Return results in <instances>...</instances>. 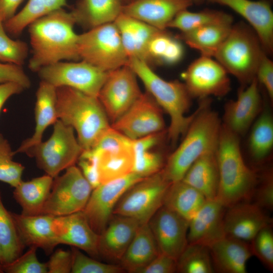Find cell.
<instances>
[{"instance_id": "6da1fadb", "label": "cell", "mask_w": 273, "mask_h": 273, "mask_svg": "<svg viewBox=\"0 0 273 273\" xmlns=\"http://www.w3.org/2000/svg\"><path fill=\"white\" fill-rule=\"evenodd\" d=\"M76 24L71 12L63 8L52 11L28 25L32 55L28 67L34 72L52 64L80 59Z\"/></svg>"}, {"instance_id": "7a4b0ae2", "label": "cell", "mask_w": 273, "mask_h": 273, "mask_svg": "<svg viewBox=\"0 0 273 273\" xmlns=\"http://www.w3.org/2000/svg\"><path fill=\"white\" fill-rule=\"evenodd\" d=\"M219 185L216 199L226 208L251 201L258 174L245 162L239 136L222 123L216 150Z\"/></svg>"}, {"instance_id": "3957f363", "label": "cell", "mask_w": 273, "mask_h": 273, "mask_svg": "<svg viewBox=\"0 0 273 273\" xmlns=\"http://www.w3.org/2000/svg\"><path fill=\"white\" fill-rule=\"evenodd\" d=\"M129 66L143 82L147 92L161 108L169 116L170 123L167 137L174 146L179 138L186 132L191 123L202 107L201 102L197 109L186 116L193 99L184 83L178 80L167 81L158 75L147 63L135 58H129Z\"/></svg>"}, {"instance_id": "277c9868", "label": "cell", "mask_w": 273, "mask_h": 273, "mask_svg": "<svg viewBox=\"0 0 273 273\" xmlns=\"http://www.w3.org/2000/svg\"><path fill=\"white\" fill-rule=\"evenodd\" d=\"M202 107L191 123L184 139L167 158L162 169L171 183L181 180L201 155L216 149L221 126L217 113L209 108V98L201 99Z\"/></svg>"}, {"instance_id": "5b68a950", "label": "cell", "mask_w": 273, "mask_h": 273, "mask_svg": "<svg viewBox=\"0 0 273 273\" xmlns=\"http://www.w3.org/2000/svg\"><path fill=\"white\" fill-rule=\"evenodd\" d=\"M56 107L58 119L76 131L83 151L93 148L111 127L98 98L77 89L57 87Z\"/></svg>"}, {"instance_id": "8992f818", "label": "cell", "mask_w": 273, "mask_h": 273, "mask_svg": "<svg viewBox=\"0 0 273 273\" xmlns=\"http://www.w3.org/2000/svg\"><path fill=\"white\" fill-rule=\"evenodd\" d=\"M264 52L255 31L249 24L239 22L233 25L214 58L245 87L256 77Z\"/></svg>"}, {"instance_id": "52a82bcc", "label": "cell", "mask_w": 273, "mask_h": 273, "mask_svg": "<svg viewBox=\"0 0 273 273\" xmlns=\"http://www.w3.org/2000/svg\"><path fill=\"white\" fill-rule=\"evenodd\" d=\"M83 151L73 128L58 119L49 139L29 148L24 153L34 158L38 167L54 178L75 165Z\"/></svg>"}, {"instance_id": "ba28073f", "label": "cell", "mask_w": 273, "mask_h": 273, "mask_svg": "<svg viewBox=\"0 0 273 273\" xmlns=\"http://www.w3.org/2000/svg\"><path fill=\"white\" fill-rule=\"evenodd\" d=\"M77 49L80 60L107 72L126 65L128 59L114 22L78 34Z\"/></svg>"}, {"instance_id": "9c48e42d", "label": "cell", "mask_w": 273, "mask_h": 273, "mask_svg": "<svg viewBox=\"0 0 273 273\" xmlns=\"http://www.w3.org/2000/svg\"><path fill=\"white\" fill-rule=\"evenodd\" d=\"M162 169L129 188L116 203L113 214L134 219L140 224L148 223L163 206L166 193L172 184Z\"/></svg>"}, {"instance_id": "30bf717a", "label": "cell", "mask_w": 273, "mask_h": 273, "mask_svg": "<svg viewBox=\"0 0 273 273\" xmlns=\"http://www.w3.org/2000/svg\"><path fill=\"white\" fill-rule=\"evenodd\" d=\"M84 151L96 159L101 184L133 172L135 162L133 140L111 126L93 148Z\"/></svg>"}, {"instance_id": "8fae6325", "label": "cell", "mask_w": 273, "mask_h": 273, "mask_svg": "<svg viewBox=\"0 0 273 273\" xmlns=\"http://www.w3.org/2000/svg\"><path fill=\"white\" fill-rule=\"evenodd\" d=\"M65 170L54 178L42 214L68 215L82 211L86 205L93 190L90 185L75 165Z\"/></svg>"}, {"instance_id": "7c38bea8", "label": "cell", "mask_w": 273, "mask_h": 273, "mask_svg": "<svg viewBox=\"0 0 273 273\" xmlns=\"http://www.w3.org/2000/svg\"><path fill=\"white\" fill-rule=\"evenodd\" d=\"M37 72L41 81L56 87H69L97 98L108 74L81 60L60 61L43 67Z\"/></svg>"}, {"instance_id": "4fadbf2b", "label": "cell", "mask_w": 273, "mask_h": 273, "mask_svg": "<svg viewBox=\"0 0 273 273\" xmlns=\"http://www.w3.org/2000/svg\"><path fill=\"white\" fill-rule=\"evenodd\" d=\"M136 77L127 65L108 72L98 99L112 123L128 110L142 94Z\"/></svg>"}, {"instance_id": "5bb4252c", "label": "cell", "mask_w": 273, "mask_h": 273, "mask_svg": "<svg viewBox=\"0 0 273 273\" xmlns=\"http://www.w3.org/2000/svg\"><path fill=\"white\" fill-rule=\"evenodd\" d=\"M228 74L216 60L201 56L188 66L182 77L192 98L201 100L226 95L231 88Z\"/></svg>"}, {"instance_id": "9a60e30c", "label": "cell", "mask_w": 273, "mask_h": 273, "mask_svg": "<svg viewBox=\"0 0 273 273\" xmlns=\"http://www.w3.org/2000/svg\"><path fill=\"white\" fill-rule=\"evenodd\" d=\"M144 178L134 172L100 185L92 190L82 212L92 229L98 235L106 228L114 208L131 186Z\"/></svg>"}, {"instance_id": "2e32d148", "label": "cell", "mask_w": 273, "mask_h": 273, "mask_svg": "<svg viewBox=\"0 0 273 273\" xmlns=\"http://www.w3.org/2000/svg\"><path fill=\"white\" fill-rule=\"evenodd\" d=\"M111 126L132 140L165 130L162 110L147 92Z\"/></svg>"}, {"instance_id": "e0dca14e", "label": "cell", "mask_w": 273, "mask_h": 273, "mask_svg": "<svg viewBox=\"0 0 273 273\" xmlns=\"http://www.w3.org/2000/svg\"><path fill=\"white\" fill-rule=\"evenodd\" d=\"M148 224L160 253L177 260L188 244L189 221L162 206Z\"/></svg>"}, {"instance_id": "ac0fdd59", "label": "cell", "mask_w": 273, "mask_h": 273, "mask_svg": "<svg viewBox=\"0 0 273 273\" xmlns=\"http://www.w3.org/2000/svg\"><path fill=\"white\" fill-rule=\"evenodd\" d=\"M259 85L255 77L247 86H241L235 100L225 104L222 123L239 136L248 131L263 109Z\"/></svg>"}, {"instance_id": "d6986e66", "label": "cell", "mask_w": 273, "mask_h": 273, "mask_svg": "<svg viewBox=\"0 0 273 273\" xmlns=\"http://www.w3.org/2000/svg\"><path fill=\"white\" fill-rule=\"evenodd\" d=\"M272 224L265 211L251 201L226 208L223 226L226 236L250 242L263 228Z\"/></svg>"}, {"instance_id": "ffe728a7", "label": "cell", "mask_w": 273, "mask_h": 273, "mask_svg": "<svg viewBox=\"0 0 273 273\" xmlns=\"http://www.w3.org/2000/svg\"><path fill=\"white\" fill-rule=\"evenodd\" d=\"M228 7L246 20L256 32L264 52H273V12L266 0H205Z\"/></svg>"}, {"instance_id": "44dd1931", "label": "cell", "mask_w": 273, "mask_h": 273, "mask_svg": "<svg viewBox=\"0 0 273 273\" xmlns=\"http://www.w3.org/2000/svg\"><path fill=\"white\" fill-rule=\"evenodd\" d=\"M52 227L59 244L76 247L95 258L99 257V235L90 227L82 211L55 216Z\"/></svg>"}, {"instance_id": "7402d4cb", "label": "cell", "mask_w": 273, "mask_h": 273, "mask_svg": "<svg viewBox=\"0 0 273 273\" xmlns=\"http://www.w3.org/2000/svg\"><path fill=\"white\" fill-rule=\"evenodd\" d=\"M226 207L216 198L206 200L195 215L189 221L188 244L209 247L225 236L223 218Z\"/></svg>"}, {"instance_id": "603a6c76", "label": "cell", "mask_w": 273, "mask_h": 273, "mask_svg": "<svg viewBox=\"0 0 273 273\" xmlns=\"http://www.w3.org/2000/svg\"><path fill=\"white\" fill-rule=\"evenodd\" d=\"M193 5L190 0H133L122 13L161 30H165L179 12Z\"/></svg>"}, {"instance_id": "cb8c5ba5", "label": "cell", "mask_w": 273, "mask_h": 273, "mask_svg": "<svg viewBox=\"0 0 273 273\" xmlns=\"http://www.w3.org/2000/svg\"><path fill=\"white\" fill-rule=\"evenodd\" d=\"M140 224L134 219L113 214L105 229L99 235V256L120 262Z\"/></svg>"}, {"instance_id": "d4e9b609", "label": "cell", "mask_w": 273, "mask_h": 273, "mask_svg": "<svg viewBox=\"0 0 273 273\" xmlns=\"http://www.w3.org/2000/svg\"><path fill=\"white\" fill-rule=\"evenodd\" d=\"M20 239L24 246L35 247L51 254L59 243L53 229L55 216L41 214L26 215L12 213Z\"/></svg>"}, {"instance_id": "484cf974", "label": "cell", "mask_w": 273, "mask_h": 273, "mask_svg": "<svg viewBox=\"0 0 273 273\" xmlns=\"http://www.w3.org/2000/svg\"><path fill=\"white\" fill-rule=\"evenodd\" d=\"M208 247L214 272H247V262L253 255L248 242L225 235Z\"/></svg>"}, {"instance_id": "4316f807", "label": "cell", "mask_w": 273, "mask_h": 273, "mask_svg": "<svg viewBox=\"0 0 273 273\" xmlns=\"http://www.w3.org/2000/svg\"><path fill=\"white\" fill-rule=\"evenodd\" d=\"M114 22L118 29L128 58H135L148 64L149 43L161 30L122 13Z\"/></svg>"}, {"instance_id": "83f0119b", "label": "cell", "mask_w": 273, "mask_h": 273, "mask_svg": "<svg viewBox=\"0 0 273 273\" xmlns=\"http://www.w3.org/2000/svg\"><path fill=\"white\" fill-rule=\"evenodd\" d=\"M56 103L57 87L41 81L36 93L34 108L35 126L33 133L31 137L23 141L14 151L15 155L24 153L27 149L42 141L45 130L58 119Z\"/></svg>"}, {"instance_id": "f1b7e54d", "label": "cell", "mask_w": 273, "mask_h": 273, "mask_svg": "<svg viewBox=\"0 0 273 273\" xmlns=\"http://www.w3.org/2000/svg\"><path fill=\"white\" fill-rule=\"evenodd\" d=\"M123 5V0H78L71 12L76 24L89 30L114 22Z\"/></svg>"}, {"instance_id": "f546056e", "label": "cell", "mask_w": 273, "mask_h": 273, "mask_svg": "<svg viewBox=\"0 0 273 273\" xmlns=\"http://www.w3.org/2000/svg\"><path fill=\"white\" fill-rule=\"evenodd\" d=\"M216 150L199 157L181 179L200 192L207 200L215 199L218 192L219 174Z\"/></svg>"}, {"instance_id": "4dcf8cb0", "label": "cell", "mask_w": 273, "mask_h": 273, "mask_svg": "<svg viewBox=\"0 0 273 273\" xmlns=\"http://www.w3.org/2000/svg\"><path fill=\"white\" fill-rule=\"evenodd\" d=\"M159 253L148 223L141 224L121 258L120 265L129 272L138 273Z\"/></svg>"}, {"instance_id": "1f68e13d", "label": "cell", "mask_w": 273, "mask_h": 273, "mask_svg": "<svg viewBox=\"0 0 273 273\" xmlns=\"http://www.w3.org/2000/svg\"><path fill=\"white\" fill-rule=\"evenodd\" d=\"M53 180L54 178L45 174L30 180H22L14 188L13 197L22 209L21 214L26 215L42 214Z\"/></svg>"}, {"instance_id": "d6a6232c", "label": "cell", "mask_w": 273, "mask_h": 273, "mask_svg": "<svg viewBox=\"0 0 273 273\" xmlns=\"http://www.w3.org/2000/svg\"><path fill=\"white\" fill-rule=\"evenodd\" d=\"M233 25V22L209 25L180 32L176 37L198 51L201 56L214 58Z\"/></svg>"}, {"instance_id": "836d02e7", "label": "cell", "mask_w": 273, "mask_h": 273, "mask_svg": "<svg viewBox=\"0 0 273 273\" xmlns=\"http://www.w3.org/2000/svg\"><path fill=\"white\" fill-rule=\"evenodd\" d=\"M206 200L200 192L181 180L170 185L163 206L189 221Z\"/></svg>"}, {"instance_id": "e575fe53", "label": "cell", "mask_w": 273, "mask_h": 273, "mask_svg": "<svg viewBox=\"0 0 273 273\" xmlns=\"http://www.w3.org/2000/svg\"><path fill=\"white\" fill-rule=\"evenodd\" d=\"M273 147V119L269 110L265 108L252 125L249 136V152L253 161L262 164L271 153Z\"/></svg>"}, {"instance_id": "d590c367", "label": "cell", "mask_w": 273, "mask_h": 273, "mask_svg": "<svg viewBox=\"0 0 273 273\" xmlns=\"http://www.w3.org/2000/svg\"><path fill=\"white\" fill-rule=\"evenodd\" d=\"M66 5V0H28L22 10L3 23L4 28L11 35L18 36L33 21Z\"/></svg>"}, {"instance_id": "8d00e7d4", "label": "cell", "mask_w": 273, "mask_h": 273, "mask_svg": "<svg viewBox=\"0 0 273 273\" xmlns=\"http://www.w3.org/2000/svg\"><path fill=\"white\" fill-rule=\"evenodd\" d=\"M184 55L180 40L165 30H161L150 40L148 47V64L172 65Z\"/></svg>"}, {"instance_id": "74e56055", "label": "cell", "mask_w": 273, "mask_h": 273, "mask_svg": "<svg viewBox=\"0 0 273 273\" xmlns=\"http://www.w3.org/2000/svg\"><path fill=\"white\" fill-rule=\"evenodd\" d=\"M0 243L3 256V266L11 263L18 257L22 254L25 248L19 237L12 212L9 211L4 205L1 190Z\"/></svg>"}, {"instance_id": "f35d334b", "label": "cell", "mask_w": 273, "mask_h": 273, "mask_svg": "<svg viewBox=\"0 0 273 273\" xmlns=\"http://www.w3.org/2000/svg\"><path fill=\"white\" fill-rule=\"evenodd\" d=\"M225 22H233V18L222 11L206 9L193 12L186 9L176 14L167 28L177 29L180 32H184L209 25Z\"/></svg>"}, {"instance_id": "ab89813d", "label": "cell", "mask_w": 273, "mask_h": 273, "mask_svg": "<svg viewBox=\"0 0 273 273\" xmlns=\"http://www.w3.org/2000/svg\"><path fill=\"white\" fill-rule=\"evenodd\" d=\"M177 272H214L209 247L188 244L177 259Z\"/></svg>"}, {"instance_id": "60d3db41", "label": "cell", "mask_w": 273, "mask_h": 273, "mask_svg": "<svg viewBox=\"0 0 273 273\" xmlns=\"http://www.w3.org/2000/svg\"><path fill=\"white\" fill-rule=\"evenodd\" d=\"M11 145L0 133V181L15 188L22 180L24 166L13 159Z\"/></svg>"}, {"instance_id": "b9f144b4", "label": "cell", "mask_w": 273, "mask_h": 273, "mask_svg": "<svg viewBox=\"0 0 273 273\" xmlns=\"http://www.w3.org/2000/svg\"><path fill=\"white\" fill-rule=\"evenodd\" d=\"M3 23L0 21V62L22 66L28 56V45L9 37Z\"/></svg>"}, {"instance_id": "7bdbcfd3", "label": "cell", "mask_w": 273, "mask_h": 273, "mask_svg": "<svg viewBox=\"0 0 273 273\" xmlns=\"http://www.w3.org/2000/svg\"><path fill=\"white\" fill-rule=\"evenodd\" d=\"M155 148L134 152L133 172L145 178L159 172L164 168L167 157L162 152L155 150Z\"/></svg>"}, {"instance_id": "ee69618b", "label": "cell", "mask_w": 273, "mask_h": 273, "mask_svg": "<svg viewBox=\"0 0 273 273\" xmlns=\"http://www.w3.org/2000/svg\"><path fill=\"white\" fill-rule=\"evenodd\" d=\"M72 273H119L124 270L120 265L101 262L91 256H88L79 249H71Z\"/></svg>"}, {"instance_id": "f6af8a7d", "label": "cell", "mask_w": 273, "mask_h": 273, "mask_svg": "<svg viewBox=\"0 0 273 273\" xmlns=\"http://www.w3.org/2000/svg\"><path fill=\"white\" fill-rule=\"evenodd\" d=\"M255 255L270 271H273V233L272 224L261 229L250 242Z\"/></svg>"}, {"instance_id": "bcb514c9", "label": "cell", "mask_w": 273, "mask_h": 273, "mask_svg": "<svg viewBox=\"0 0 273 273\" xmlns=\"http://www.w3.org/2000/svg\"><path fill=\"white\" fill-rule=\"evenodd\" d=\"M37 248L30 247L11 263L3 266L4 272L8 273H48L47 262L39 261L37 257Z\"/></svg>"}, {"instance_id": "7dc6e473", "label": "cell", "mask_w": 273, "mask_h": 273, "mask_svg": "<svg viewBox=\"0 0 273 273\" xmlns=\"http://www.w3.org/2000/svg\"><path fill=\"white\" fill-rule=\"evenodd\" d=\"M264 210L272 211L273 208V175L272 169L264 172L258 177L251 200Z\"/></svg>"}, {"instance_id": "c3c4849f", "label": "cell", "mask_w": 273, "mask_h": 273, "mask_svg": "<svg viewBox=\"0 0 273 273\" xmlns=\"http://www.w3.org/2000/svg\"><path fill=\"white\" fill-rule=\"evenodd\" d=\"M15 82L25 89L31 86V81L21 66L0 62V84Z\"/></svg>"}, {"instance_id": "681fc988", "label": "cell", "mask_w": 273, "mask_h": 273, "mask_svg": "<svg viewBox=\"0 0 273 273\" xmlns=\"http://www.w3.org/2000/svg\"><path fill=\"white\" fill-rule=\"evenodd\" d=\"M259 84L265 89L270 100L273 99V62L264 52L260 60L256 73Z\"/></svg>"}, {"instance_id": "f907efd6", "label": "cell", "mask_w": 273, "mask_h": 273, "mask_svg": "<svg viewBox=\"0 0 273 273\" xmlns=\"http://www.w3.org/2000/svg\"><path fill=\"white\" fill-rule=\"evenodd\" d=\"M72 262L71 251L58 249L51 253L47 262L48 273L71 272Z\"/></svg>"}, {"instance_id": "816d5d0a", "label": "cell", "mask_w": 273, "mask_h": 273, "mask_svg": "<svg viewBox=\"0 0 273 273\" xmlns=\"http://www.w3.org/2000/svg\"><path fill=\"white\" fill-rule=\"evenodd\" d=\"M177 272V260L160 253L138 273H174Z\"/></svg>"}, {"instance_id": "f5cc1de1", "label": "cell", "mask_w": 273, "mask_h": 273, "mask_svg": "<svg viewBox=\"0 0 273 273\" xmlns=\"http://www.w3.org/2000/svg\"><path fill=\"white\" fill-rule=\"evenodd\" d=\"M77 163L83 176L90 185L93 190L101 185L95 157L83 151Z\"/></svg>"}, {"instance_id": "db71d44e", "label": "cell", "mask_w": 273, "mask_h": 273, "mask_svg": "<svg viewBox=\"0 0 273 273\" xmlns=\"http://www.w3.org/2000/svg\"><path fill=\"white\" fill-rule=\"evenodd\" d=\"M24 87L15 82H8L0 84V112L6 101L13 95L22 93Z\"/></svg>"}, {"instance_id": "11a10c76", "label": "cell", "mask_w": 273, "mask_h": 273, "mask_svg": "<svg viewBox=\"0 0 273 273\" xmlns=\"http://www.w3.org/2000/svg\"><path fill=\"white\" fill-rule=\"evenodd\" d=\"M23 1L0 0V21L5 22L12 18Z\"/></svg>"}, {"instance_id": "9f6ffc18", "label": "cell", "mask_w": 273, "mask_h": 273, "mask_svg": "<svg viewBox=\"0 0 273 273\" xmlns=\"http://www.w3.org/2000/svg\"><path fill=\"white\" fill-rule=\"evenodd\" d=\"M192 2L193 4L197 5H200L202 4L205 1V0H190Z\"/></svg>"}, {"instance_id": "6f0895ef", "label": "cell", "mask_w": 273, "mask_h": 273, "mask_svg": "<svg viewBox=\"0 0 273 273\" xmlns=\"http://www.w3.org/2000/svg\"><path fill=\"white\" fill-rule=\"evenodd\" d=\"M3 256L2 250V247L0 243V266L3 267Z\"/></svg>"}, {"instance_id": "680465c9", "label": "cell", "mask_w": 273, "mask_h": 273, "mask_svg": "<svg viewBox=\"0 0 273 273\" xmlns=\"http://www.w3.org/2000/svg\"><path fill=\"white\" fill-rule=\"evenodd\" d=\"M132 1L133 0H123V2L124 5H125L132 2Z\"/></svg>"}, {"instance_id": "91938a15", "label": "cell", "mask_w": 273, "mask_h": 273, "mask_svg": "<svg viewBox=\"0 0 273 273\" xmlns=\"http://www.w3.org/2000/svg\"><path fill=\"white\" fill-rule=\"evenodd\" d=\"M2 272H4V270H3V267L0 266V273H2Z\"/></svg>"}, {"instance_id": "94428289", "label": "cell", "mask_w": 273, "mask_h": 273, "mask_svg": "<svg viewBox=\"0 0 273 273\" xmlns=\"http://www.w3.org/2000/svg\"><path fill=\"white\" fill-rule=\"evenodd\" d=\"M269 1H271V0H269Z\"/></svg>"}]
</instances>
